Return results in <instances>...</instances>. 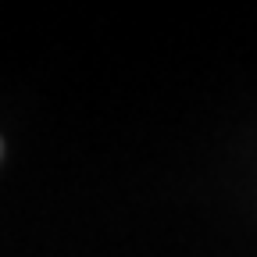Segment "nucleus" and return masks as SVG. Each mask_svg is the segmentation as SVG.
Segmentation results:
<instances>
[{"label": "nucleus", "instance_id": "nucleus-1", "mask_svg": "<svg viewBox=\"0 0 257 257\" xmlns=\"http://www.w3.org/2000/svg\"><path fill=\"white\" fill-rule=\"evenodd\" d=\"M0 154H4V143H0Z\"/></svg>", "mask_w": 257, "mask_h": 257}]
</instances>
